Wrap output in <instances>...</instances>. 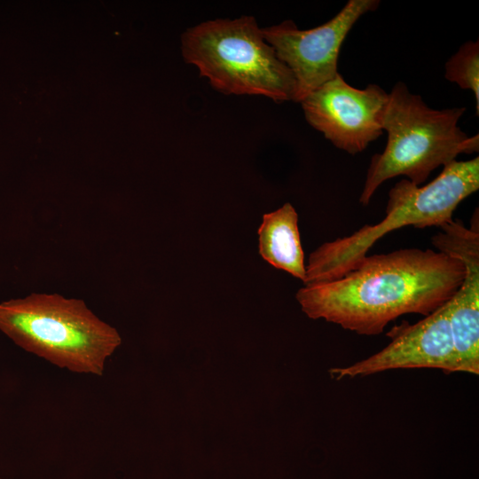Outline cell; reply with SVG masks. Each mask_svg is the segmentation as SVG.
Instances as JSON below:
<instances>
[{"mask_svg": "<svg viewBox=\"0 0 479 479\" xmlns=\"http://www.w3.org/2000/svg\"><path fill=\"white\" fill-rule=\"evenodd\" d=\"M464 274L456 257L429 248H403L366 255L342 278L304 286L295 297L312 319L375 335L402 315L431 314L451 300Z\"/></svg>", "mask_w": 479, "mask_h": 479, "instance_id": "1", "label": "cell"}, {"mask_svg": "<svg viewBox=\"0 0 479 479\" xmlns=\"http://www.w3.org/2000/svg\"><path fill=\"white\" fill-rule=\"evenodd\" d=\"M449 301L415 324L395 326L388 334L391 342L381 351L349 366L333 368L331 374L341 380L400 368L469 373L457 349Z\"/></svg>", "mask_w": 479, "mask_h": 479, "instance_id": "8", "label": "cell"}, {"mask_svg": "<svg viewBox=\"0 0 479 479\" xmlns=\"http://www.w3.org/2000/svg\"><path fill=\"white\" fill-rule=\"evenodd\" d=\"M479 188V158L453 161L430 183L419 186L402 179L389 192L386 216L349 236L328 241L309 256L305 286L338 279L355 269L373 244L394 230L440 227L453 220L458 205Z\"/></svg>", "mask_w": 479, "mask_h": 479, "instance_id": "2", "label": "cell"}, {"mask_svg": "<svg viewBox=\"0 0 479 479\" xmlns=\"http://www.w3.org/2000/svg\"><path fill=\"white\" fill-rule=\"evenodd\" d=\"M465 111V107L432 109L404 82H397L389 94L382 122L387 145L371 158L359 202L368 205L389 178L406 176L420 185L434 169L459 154L477 153L478 134L468 137L458 126Z\"/></svg>", "mask_w": 479, "mask_h": 479, "instance_id": "3", "label": "cell"}, {"mask_svg": "<svg viewBox=\"0 0 479 479\" xmlns=\"http://www.w3.org/2000/svg\"><path fill=\"white\" fill-rule=\"evenodd\" d=\"M431 238L437 251L460 260L465 268L462 283L449 301L451 318L460 330L479 332V223L476 209L470 228L452 220L441 225Z\"/></svg>", "mask_w": 479, "mask_h": 479, "instance_id": "9", "label": "cell"}, {"mask_svg": "<svg viewBox=\"0 0 479 479\" xmlns=\"http://www.w3.org/2000/svg\"><path fill=\"white\" fill-rule=\"evenodd\" d=\"M0 330L59 368L101 376L122 343L118 331L81 299L33 293L0 302Z\"/></svg>", "mask_w": 479, "mask_h": 479, "instance_id": "4", "label": "cell"}, {"mask_svg": "<svg viewBox=\"0 0 479 479\" xmlns=\"http://www.w3.org/2000/svg\"><path fill=\"white\" fill-rule=\"evenodd\" d=\"M259 254L271 265L305 279L306 265L298 228V215L291 203L264 214L258 229Z\"/></svg>", "mask_w": 479, "mask_h": 479, "instance_id": "10", "label": "cell"}, {"mask_svg": "<svg viewBox=\"0 0 479 479\" xmlns=\"http://www.w3.org/2000/svg\"><path fill=\"white\" fill-rule=\"evenodd\" d=\"M181 42L185 60L219 92L294 101L293 74L265 42L254 17L202 22L188 28Z\"/></svg>", "mask_w": 479, "mask_h": 479, "instance_id": "5", "label": "cell"}, {"mask_svg": "<svg viewBox=\"0 0 479 479\" xmlns=\"http://www.w3.org/2000/svg\"><path fill=\"white\" fill-rule=\"evenodd\" d=\"M445 78L461 89L471 90L479 113V41H467L445 64Z\"/></svg>", "mask_w": 479, "mask_h": 479, "instance_id": "11", "label": "cell"}, {"mask_svg": "<svg viewBox=\"0 0 479 479\" xmlns=\"http://www.w3.org/2000/svg\"><path fill=\"white\" fill-rule=\"evenodd\" d=\"M378 0H349L330 20L311 29L301 30L292 20L262 28V35L279 59L292 72L295 82L294 101L305 97L337 74L340 49L346 35Z\"/></svg>", "mask_w": 479, "mask_h": 479, "instance_id": "6", "label": "cell"}, {"mask_svg": "<svg viewBox=\"0 0 479 479\" xmlns=\"http://www.w3.org/2000/svg\"><path fill=\"white\" fill-rule=\"evenodd\" d=\"M389 94L377 84L357 89L338 73L300 103L306 121L337 148L363 152L383 131Z\"/></svg>", "mask_w": 479, "mask_h": 479, "instance_id": "7", "label": "cell"}]
</instances>
